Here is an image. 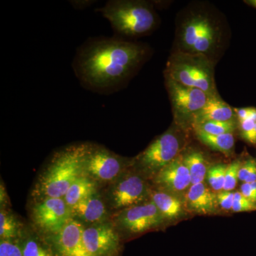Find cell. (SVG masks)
<instances>
[{
	"mask_svg": "<svg viewBox=\"0 0 256 256\" xmlns=\"http://www.w3.org/2000/svg\"><path fill=\"white\" fill-rule=\"evenodd\" d=\"M186 203L194 212L208 214L215 212L216 195L204 182L192 184L186 194Z\"/></svg>",
	"mask_w": 256,
	"mask_h": 256,
	"instance_id": "17",
	"label": "cell"
},
{
	"mask_svg": "<svg viewBox=\"0 0 256 256\" xmlns=\"http://www.w3.org/2000/svg\"><path fill=\"white\" fill-rule=\"evenodd\" d=\"M102 192L111 214L150 200V188L146 178L130 168Z\"/></svg>",
	"mask_w": 256,
	"mask_h": 256,
	"instance_id": "6",
	"label": "cell"
},
{
	"mask_svg": "<svg viewBox=\"0 0 256 256\" xmlns=\"http://www.w3.org/2000/svg\"><path fill=\"white\" fill-rule=\"evenodd\" d=\"M234 117L235 112L233 109L216 92L208 96L206 104L194 116L192 122L194 126L207 121L226 122L234 120Z\"/></svg>",
	"mask_w": 256,
	"mask_h": 256,
	"instance_id": "16",
	"label": "cell"
},
{
	"mask_svg": "<svg viewBox=\"0 0 256 256\" xmlns=\"http://www.w3.org/2000/svg\"><path fill=\"white\" fill-rule=\"evenodd\" d=\"M82 242L89 256H119L121 237L110 220L84 226Z\"/></svg>",
	"mask_w": 256,
	"mask_h": 256,
	"instance_id": "12",
	"label": "cell"
},
{
	"mask_svg": "<svg viewBox=\"0 0 256 256\" xmlns=\"http://www.w3.org/2000/svg\"><path fill=\"white\" fill-rule=\"evenodd\" d=\"M0 256H23L22 250L18 240H1Z\"/></svg>",
	"mask_w": 256,
	"mask_h": 256,
	"instance_id": "29",
	"label": "cell"
},
{
	"mask_svg": "<svg viewBox=\"0 0 256 256\" xmlns=\"http://www.w3.org/2000/svg\"><path fill=\"white\" fill-rule=\"evenodd\" d=\"M132 160L118 156L101 144L84 142L82 174L100 188H106L130 168Z\"/></svg>",
	"mask_w": 256,
	"mask_h": 256,
	"instance_id": "5",
	"label": "cell"
},
{
	"mask_svg": "<svg viewBox=\"0 0 256 256\" xmlns=\"http://www.w3.org/2000/svg\"><path fill=\"white\" fill-rule=\"evenodd\" d=\"M149 55L143 44L117 36L92 37L77 48L72 68L84 88L110 95L124 88Z\"/></svg>",
	"mask_w": 256,
	"mask_h": 256,
	"instance_id": "1",
	"label": "cell"
},
{
	"mask_svg": "<svg viewBox=\"0 0 256 256\" xmlns=\"http://www.w3.org/2000/svg\"><path fill=\"white\" fill-rule=\"evenodd\" d=\"M164 220L150 200L116 212L110 220L120 237L122 234L138 235L152 230L161 226Z\"/></svg>",
	"mask_w": 256,
	"mask_h": 256,
	"instance_id": "8",
	"label": "cell"
},
{
	"mask_svg": "<svg viewBox=\"0 0 256 256\" xmlns=\"http://www.w3.org/2000/svg\"><path fill=\"white\" fill-rule=\"evenodd\" d=\"M196 134L202 143L210 146L214 150L226 154H229L233 150L235 141L232 133L213 136L196 130Z\"/></svg>",
	"mask_w": 256,
	"mask_h": 256,
	"instance_id": "23",
	"label": "cell"
},
{
	"mask_svg": "<svg viewBox=\"0 0 256 256\" xmlns=\"http://www.w3.org/2000/svg\"><path fill=\"white\" fill-rule=\"evenodd\" d=\"M10 205L9 196L6 193V188H5L4 183L1 181L0 184V208H8Z\"/></svg>",
	"mask_w": 256,
	"mask_h": 256,
	"instance_id": "33",
	"label": "cell"
},
{
	"mask_svg": "<svg viewBox=\"0 0 256 256\" xmlns=\"http://www.w3.org/2000/svg\"><path fill=\"white\" fill-rule=\"evenodd\" d=\"M165 82L175 117L192 122L194 116L202 110L210 96L200 89L186 86L168 76H165Z\"/></svg>",
	"mask_w": 256,
	"mask_h": 256,
	"instance_id": "11",
	"label": "cell"
},
{
	"mask_svg": "<svg viewBox=\"0 0 256 256\" xmlns=\"http://www.w3.org/2000/svg\"><path fill=\"white\" fill-rule=\"evenodd\" d=\"M31 218L35 230L43 238L60 233L72 220V213L64 198L34 202Z\"/></svg>",
	"mask_w": 256,
	"mask_h": 256,
	"instance_id": "9",
	"label": "cell"
},
{
	"mask_svg": "<svg viewBox=\"0 0 256 256\" xmlns=\"http://www.w3.org/2000/svg\"><path fill=\"white\" fill-rule=\"evenodd\" d=\"M238 180L244 183L250 184L256 182V162L255 160H248L242 165L238 172Z\"/></svg>",
	"mask_w": 256,
	"mask_h": 256,
	"instance_id": "27",
	"label": "cell"
},
{
	"mask_svg": "<svg viewBox=\"0 0 256 256\" xmlns=\"http://www.w3.org/2000/svg\"><path fill=\"white\" fill-rule=\"evenodd\" d=\"M181 149L180 138L172 130L163 133L132 160L130 168L144 178H153L176 159Z\"/></svg>",
	"mask_w": 256,
	"mask_h": 256,
	"instance_id": "7",
	"label": "cell"
},
{
	"mask_svg": "<svg viewBox=\"0 0 256 256\" xmlns=\"http://www.w3.org/2000/svg\"><path fill=\"white\" fill-rule=\"evenodd\" d=\"M70 4L73 5L74 8L76 10H84L88 8L90 5L94 4V1L86 0V1H72Z\"/></svg>",
	"mask_w": 256,
	"mask_h": 256,
	"instance_id": "35",
	"label": "cell"
},
{
	"mask_svg": "<svg viewBox=\"0 0 256 256\" xmlns=\"http://www.w3.org/2000/svg\"><path fill=\"white\" fill-rule=\"evenodd\" d=\"M244 139L246 140L247 141H248L249 142L255 143L256 142V124H255V127H254V130L249 133L244 138Z\"/></svg>",
	"mask_w": 256,
	"mask_h": 256,
	"instance_id": "36",
	"label": "cell"
},
{
	"mask_svg": "<svg viewBox=\"0 0 256 256\" xmlns=\"http://www.w3.org/2000/svg\"><path fill=\"white\" fill-rule=\"evenodd\" d=\"M84 228L82 223L72 220L60 233L42 238L54 256H89L82 242Z\"/></svg>",
	"mask_w": 256,
	"mask_h": 256,
	"instance_id": "13",
	"label": "cell"
},
{
	"mask_svg": "<svg viewBox=\"0 0 256 256\" xmlns=\"http://www.w3.org/2000/svg\"><path fill=\"white\" fill-rule=\"evenodd\" d=\"M217 203L224 210H230L233 208L234 193L232 192L223 191L216 195Z\"/></svg>",
	"mask_w": 256,
	"mask_h": 256,
	"instance_id": "30",
	"label": "cell"
},
{
	"mask_svg": "<svg viewBox=\"0 0 256 256\" xmlns=\"http://www.w3.org/2000/svg\"><path fill=\"white\" fill-rule=\"evenodd\" d=\"M23 224L16 216L8 210H0V239L18 242L24 234Z\"/></svg>",
	"mask_w": 256,
	"mask_h": 256,
	"instance_id": "20",
	"label": "cell"
},
{
	"mask_svg": "<svg viewBox=\"0 0 256 256\" xmlns=\"http://www.w3.org/2000/svg\"><path fill=\"white\" fill-rule=\"evenodd\" d=\"M252 108H238L234 110V112L238 118L239 122L249 118L250 114H252Z\"/></svg>",
	"mask_w": 256,
	"mask_h": 256,
	"instance_id": "34",
	"label": "cell"
},
{
	"mask_svg": "<svg viewBox=\"0 0 256 256\" xmlns=\"http://www.w3.org/2000/svg\"><path fill=\"white\" fill-rule=\"evenodd\" d=\"M218 32L208 16L195 14L183 23L180 30L182 52L206 55L217 42Z\"/></svg>",
	"mask_w": 256,
	"mask_h": 256,
	"instance_id": "10",
	"label": "cell"
},
{
	"mask_svg": "<svg viewBox=\"0 0 256 256\" xmlns=\"http://www.w3.org/2000/svg\"><path fill=\"white\" fill-rule=\"evenodd\" d=\"M195 130H201L207 134L218 136V134L232 133L236 129V124L234 120L226 121H207L194 126Z\"/></svg>",
	"mask_w": 256,
	"mask_h": 256,
	"instance_id": "24",
	"label": "cell"
},
{
	"mask_svg": "<svg viewBox=\"0 0 256 256\" xmlns=\"http://www.w3.org/2000/svg\"><path fill=\"white\" fill-rule=\"evenodd\" d=\"M256 124V121L252 118H248L240 122L242 138H245L249 133L252 132L255 127Z\"/></svg>",
	"mask_w": 256,
	"mask_h": 256,
	"instance_id": "32",
	"label": "cell"
},
{
	"mask_svg": "<svg viewBox=\"0 0 256 256\" xmlns=\"http://www.w3.org/2000/svg\"><path fill=\"white\" fill-rule=\"evenodd\" d=\"M232 210L234 212H250L256 210V204L250 201L240 192L234 193V201Z\"/></svg>",
	"mask_w": 256,
	"mask_h": 256,
	"instance_id": "28",
	"label": "cell"
},
{
	"mask_svg": "<svg viewBox=\"0 0 256 256\" xmlns=\"http://www.w3.org/2000/svg\"><path fill=\"white\" fill-rule=\"evenodd\" d=\"M23 256H54L50 248L41 236L34 232H26L18 240Z\"/></svg>",
	"mask_w": 256,
	"mask_h": 256,
	"instance_id": "21",
	"label": "cell"
},
{
	"mask_svg": "<svg viewBox=\"0 0 256 256\" xmlns=\"http://www.w3.org/2000/svg\"><path fill=\"white\" fill-rule=\"evenodd\" d=\"M247 2L249 4L255 6V8H256V0H252V1H248Z\"/></svg>",
	"mask_w": 256,
	"mask_h": 256,
	"instance_id": "37",
	"label": "cell"
},
{
	"mask_svg": "<svg viewBox=\"0 0 256 256\" xmlns=\"http://www.w3.org/2000/svg\"><path fill=\"white\" fill-rule=\"evenodd\" d=\"M152 180L158 190L168 192L178 197L188 190L192 185L190 172L182 156H178L166 165L152 178Z\"/></svg>",
	"mask_w": 256,
	"mask_h": 256,
	"instance_id": "14",
	"label": "cell"
},
{
	"mask_svg": "<svg viewBox=\"0 0 256 256\" xmlns=\"http://www.w3.org/2000/svg\"><path fill=\"white\" fill-rule=\"evenodd\" d=\"M227 166L228 165L226 164H217L208 168L206 178L214 191L220 192L224 190Z\"/></svg>",
	"mask_w": 256,
	"mask_h": 256,
	"instance_id": "25",
	"label": "cell"
},
{
	"mask_svg": "<svg viewBox=\"0 0 256 256\" xmlns=\"http://www.w3.org/2000/svg\"><path fill=\"white\" fill-rule=\"evenodd\" d=\"M240 193L250 201L256 204V191L252 188L250 184L244 183L240 186Z\"/></svg>",
	"mask_w": 256,
	"mask_h": 256,
	"instance_id": "31",
	"label": "cell"
},
{
	"mask_svg": "<svg viewBox=\"0 0 256 256\" xmlns=\"http://www.w3.org/2000/svg\"><path fill=\"white\" fill-rule=\"evenodd\" d=\"M96 12L110 22L116 36L124 40L144 36L158 25L153 5L146 1L109 0Z\"/></svg>",
	"mask_w": 256,
	"mask_h": 256,
	"instance_id": "3",
	"label": "cell"
},
{
	"mask_svg": "<svg viewBox=\"0 0 256 256\" xmlns=\"http://www.w3.org/2000/svg\"><path fill=\"white\" fill-rule=\"evenodd\" d=\"M70 213L72 220H78L84 226L108 222L112 215L100 190L70 208Z\"/></svg>",
	"mask_w": 256,
	"mask_h": 256,
	"instance_id": "15",
	"label": "cell"
},
{
	"mask_svg": "<svg viewBox=\"0 0 256 256\" xmlns=\"http://www.w3.org/2000/svg\"><path fill=\"white\" fill-rule=\"evenodd\" d=\"M150 200L156 204L165 220L178 218L182 214L183 206L181 200L168 192L158 188L151 190Z\"/></svg>",
	"mask_w": 256,
	"mask_h": 256,
	"instance_id": "18",
	"label": "cell"
},
{
	"mask_svg": "<svg viewBox=\"0 0 256 256\" xmlns=\"http://www.w3.org/2000/svg\"><path fill=\"white\" fill-rule=\"evenodd\" d=\"M84 142L75 143L56 151L38 175L32 190L33 201L64 198L69 188L84 176L82 156Z\"/></svg>",
	"mask_w": 256,
	"mask_h": 256,
	"instance_id": "2",
	"label": "cell"
},
{
	"mask_svg": "<svg viewBox=\"0 0 256 256\" xmlns=\"http://www.w3.org/2000/svg\"><path fill=\"white\" fill-rule=\"evenodd\" d=\"M164 76L186 86L200 89L208 96L217 92L213 64L206 55L182 50L173 54L166 64Z\"/></svg>",
	"mask_w": 256,
	"mask_h": 256,
	"instance_id": "4",
	"label": "cell"
},
{
	"mask_svg": "<svg viewBox=\"0 0 256 256\" xmlns=\"http://www.w3.org/2000/svg\"><path fill=\"white\" fill-rule=\"evenodd\" d=\"M183 160L190 172L192 184L204 182L208 169L203 154L200 152H192L184 156Z\"/></svg>",
	"mask_w": 256,
	"mask_h": 256,
	"instance_id": "22",
	"label": "cell"
},
{
	"mask_svg": "<svg viewBox=\"0 0 256 256\" xmlns=\"http://www.w3.org/2000/svg\"><path fill=\"white\" fill-rule=\"evenodd\" d=\"M100 190V186L94 180L82 176L69 188L64 198L70 210L79 202Z\"/></svg>",
	"mask_w": 256,
	"mask_h": 256,
	"instance_id": "19",
	"label": "cell"
},
{
	"mask_svg": "<svg viewBox=\"0 0 256 256\" xmlns=\"http://www.w3.org/2000/svg\"><path fill=\"white\" fill-rule=\"evenodd\" d=\"M242 165V163L239 160H236L228 165L223 191L232 192L236 188L239 180L238 172Z\"/></svg>",
	"mask_w": 256,
	"mask_h": 256,
	"instance_id": "26",
	"label": "cell"
}]
</instances>
